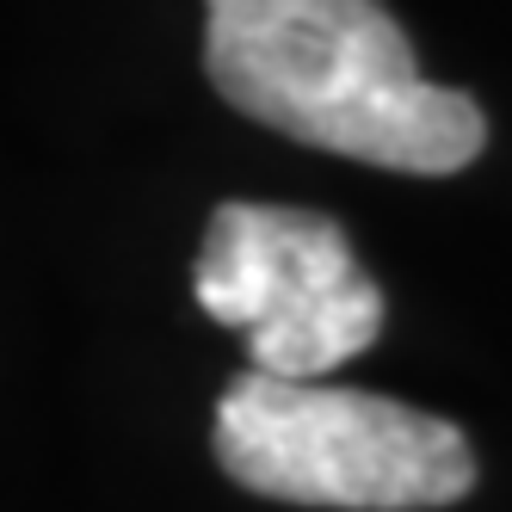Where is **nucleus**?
I'll list each match as a JSON object with an SVG mask.
<instances>
[{
  "mask_svg": "<svg viewBox=\"0 0 512 512\" xmlns=\"http://www.w3.org/2000/svg\"><path fill=\"white\" fill-rule=\"evenodd\" d=\"M204 75L241 118L389 173H457L488 118L420 75L377 0H204Z\"/></svg>",
  "mask_w": 512,
  "mask_h": 512,
  "instance_id": "1",
  "label": "nucleus"
},
{
  "mask_svg": "<svg viewBox=\"0 0 512 512\" xmlns=\"http://www.w3.org/2000/svg\"><path fill=\"white\" fill-rule=\"evenodd\" d=\"M216 463L247 494L340 512H432L475 488V451L451 420L272 371L223 389Z\"/></svg>",
  "mask_w": 512,
  "mask_h": 512,
  "instance_id": "2",
  "label": "nucleus"
},
{
  "mask_svg": "<svg viewBox=\"0 0 512 512\" xmlns=\"http://www.w3.org/2000/svg\"><path fill=\"white\" fill-rule=\"evenodd\" d=\"M210 321L247 334L253 371L327 377L383 334V290L346 229L297 204H216L192 266Z\"/></svg>",
  "mask_w": 512,
  "mask_h": 512,
  "instance_id": "3",
  "label": "nucleus"
}]
</instances>
